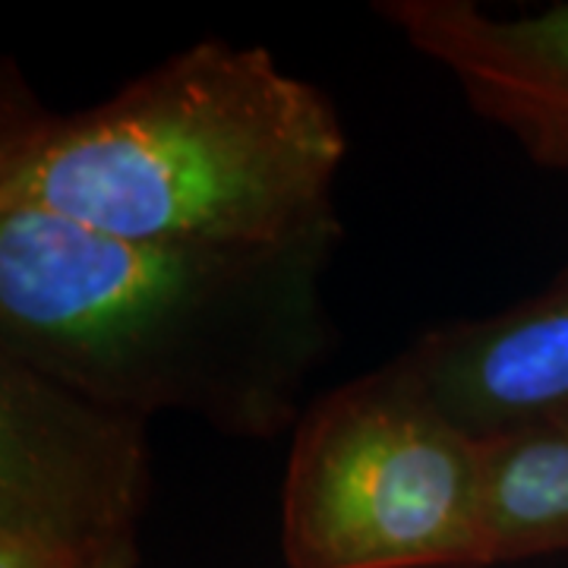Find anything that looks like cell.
Returning a JSON list of instances; mask_svg holds the SVG:
<instances>
[{
	"label": "cell",
	"mask_w": 568,
	"mask_h": 568,
	"mask_svg": "<svg viewBox=\"0 0 568 568\" xmlns=\"http://www.w3.org/2000/svg\"><path fill=\"white\" fill-rule=\"evenodd\" d=\"M345 227L278 244H133L0 209V364L85 402L275 443L335 345L325 275Z\"/></svg>",
	"instance_id": "obj_1"
},
{
	"label": "cell",
	"mask_w": 568,
	"mask_h": 568,
	"mask_svg": "<svg viewBox=\"0 0 568 568\" xmlns=\"http://www.w3.org/2000/svg\"><path fill=\"white\" fill-rule=\"evenodd\" d=\"M345 121L263 44L203 39L54 111L3 63L0 209L133 244H278L345 227Z\"/></svg>",
	"instance_id": "obj_2"
},
{
	"label": "cell",
	"mask_w": 568,
	"mask_h": 568,
	"mask_svg": "<svg viewBox=\"0 0 568 568\" xmlns=\"http://www.w3.org/2000/svg\"><path fill=\"white\" fill-rule=\"evenodd\" d=\"M287 568H493L484 443L398 357L306 405L282 484Z\"/></svg>",
	"instance_id": "obj_3"
},
{
	"label": "cell",
	"mask_w": 568,
	"mask_h": 568,
	"mask_svg": "<svg viewBox=\"0 0 568 568\" xmlns=\"http://www.w3.org/2000/svg\"><path fill=\"white\" fill-rule=\"evenodd\" d=\"M149 420L0 364V568H140Z\"/></svg>",
	"instance_id": "obj_4"
},
{
	"label": "cell",
	"mask_w": 568,
	"mask_h": 568,
	"mask_svg": "<svg viewBox=\"0 0 568 568\" xmlns=\"http://www.w3.org/2000/svg\"><path fill=\"white\" fill-rule=\"evenodd\" d=\"M376 13L530 162L568 174V3L493 17L474 0H383Z\"/></svg>",
	"instance_id": "obj_5"
},
{
	"label": "cell",
	"mask_w": 568,
	"mask_h": 568,
	"mask_svg": "<svg viewBox=\"0 0 568 568\" xmlns=\"http://www.w3.org/2000/svg\"><path fill=\"white\" fill-rule=\"evenodd\" d=\"M398 364L455 424L489 443L568 417V265L489 316L439 323Z\"/></svg>",
	"instance_id": "obj_6"
},
{
	"label": "cell",
	"mask_w": 568,
	"mask_h": 568,
	"mask_svg": "<svg viewBox=\"0 0 568 568\" xmlns=\"http://www.w3.org/2000/svg\"><path fill=\"white\" fill-rule=\"evenodd\" d=\"M493 566L568 556V424L484 443Z\"/></svg>",
	"instance_id": "obj_7"
},
{
	"label": "cell",
	"mask_w": 568,
	"mask_h": 568,
	"mask_svg": "<svg viewBox=\"0 0 568 568\" xmlns=\"http://www.w3.org/2000/svg\"><path fill=\"white\" fill-rule=\"evenodd\" d=\"M556 424H568V417H562V420H556Z\"/></svg>",
	"instance_id": "obj_8"
}]
</instances>
